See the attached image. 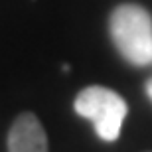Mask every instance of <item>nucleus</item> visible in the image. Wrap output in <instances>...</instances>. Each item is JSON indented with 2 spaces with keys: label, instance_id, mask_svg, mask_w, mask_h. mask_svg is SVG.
Returning a JSON list of instances; mask_svg holds the SVG:
<instances>
[{
  "label": "nucleus",
  "instance_id": "7ed1b4c3",
  "mask_svg": "<svg viewBox=\"0 0 152 152\" xmlns=\"http://www.w3.org/2000/svg\"><path fill=\"white\" fill-rule=\"evenodd\" d=\"M8 152H48V136L32 113H22L8 132Z\"/></svg>",
  "mask_w": 152,
  "mask_h": 152
},
{
  "label": "nucleus",
  "instance_id": "f03ea898",
  "mask_svg": "<svg viewBox=\"0 0 152 152\" xmlns=\"http://www.w3.org/2000/svg\"><path fill=\"white\" fill-rule=\"evenodd\" d=\"M73 107L77 115L93 123L99 138L105 142H115L118 138L121 126L129 113L123 97L103 85H89L79 91Z\"/></svg>",
  "mask_w": 152,
  "mask_h": 152
},
{
  "label": "nucleus",
  "instance_id": "f257e3e1",
  "mask_svg": "<svg viewBox=\"0 0 152 152\" xmlns=\"http://www.w3.org/2000/svg\"><path fill=\"white\" fill-rule=\"evenodd\" d=\"M109 32L121 56L132 65L152 61V16L138 4H121L111 12Z\"/></svg>",
  "mask_w": 152,
  "mask_h": 152
},
{
  "label": "nucleus",
  "instance_id": "20e7f679",
  "mask_svg": "<svg viewBox=\"0 0 152 152\" xmlns=\"http://www.w3.org/2000/svg\"><path fill=\"white\" fill-rule=\"evenodd\" d=\"M146 95L150 97V101H152V77L146 81Z\"/></svg>",
  "mask_w": 152,
  "mask_h": 152
}]
</instances>
